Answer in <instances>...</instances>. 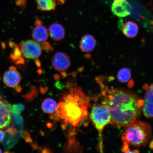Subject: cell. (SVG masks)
I'll use <instances>...</instances> for the list:
<instances>
[{
  "label": "cell",
  "instance_id": "cell-1",
  "mask_svg": "<svg viewBox=\"0 0 153 153\" xmlns=\"http://www.w3.org/2000/svg\"><path fill=\"white\" fill-rule=\"evenodd\" d=\"M105 97L102 104L109 111L112 124L124 127L140 116L143 101L135 94L116 89L108 91Z\"/></svg>",
  "mask_w": 153,
  "mask_h": 153
},
{
  "label": "cell",
  "instance_id": "cell-2",
  "mask_svg": "<svg viewBox=\"0 0 153 153\" xmlns=\"http://www.w3.org/2000/svg\"><path fill=\"white\" fill-rule=\"evenodd\" d=\"M88 102L85 95L78 89L66 95L56 108L57 116L74 126L79 125L87 115Z\"/></svg>",
  "mask_w": 153,
  "mask_h": 153
},
{
  "label": "cell",
  "instance_id": "cell-3",
  "mask_svg": "<svg viewBox=\"0 0 153 153\" xmlns=\"http://www.w3.org/2000/svg\"><path fill=\"white\" fill-rule=\"evenodd\" d=\"M122 140L124 146H144L148 143L152 134L150 124L138 120L124 126Z\"/></svg>",
  "mask_w": 153,
  "mask_h": 153
},
{
  "label": "cell",
  "instance_id": "cell-4",
  "mask_svg": "<svg viewBox=\"0 0 153 153\" xmlns=\"http://www.w3.org/2000/svg\"><path fill=\"white\" fill-rule=\"evenodd\" d=\"M91 118L96 128L99 131H102L105 126L111 124L109 111L106 105L96 104L91 109Z\"/></svg>",
  "mask_w": 153,
  "mask_h": 153
},
{
  "label": "cell",
  "instance_id": "cell-5",
  "mask_svg": "<svg viewBox=\"0 0 153 153\" xmlns=\"http://www.w3.org/2000/svg\"><path fill=\"white\" fill-rule=\"evenodd\" d=\"M20 46L23 55L26 58L36 59L41 54L42 47L35 41L28 40L22 42Z\"/></svg>",
  "mask_w": 153,
  "mask_h": 153
},
{
  "label": "cell",
  "instance_id": "cell-6",
  "mask_svg": "<svg viewBox=\"0 0 153 153\" xmlns=\"http://www.w3.org/2000/svg\"><path fill=\"white\" fill-rule=\"evenodd\" d=\"M51 64L55 69L60 72H63L68 69L71 65L69 56L62 52L55 53L51 60Z\"/></svg>",
  "mask_w": 153,
  "mask_h": 153
},
{
  "label": "cell",
  "instance_id": "cell-7",
  "mask_svg": "<svg viewBox=\"0 0 153 153\" xmlns=\"http://www.w3.org/2000/svg\"><path fill=\"white\" fill-rule=\"evenodd\" d=\"M131 9V6L128 0H114L111 7L113 13L120 18L128 16Z\"/></svg>",
  "mask_w": 153,
  "mask_h": 153
},
{
  "label": "cell",
  "instance_id": "cell-8",
  "mask_svg": "<svg viewBox=\"0 0 153 153\" xmlns=\"http://www.w3.org/2000/svg\"><path fill=\"white\" fill-rule=\"evenodd\" d=\"M22 77L19 72L14 66L10 67L3 76L4 83L10 88L16 87L20 83Z\"/></svg>",
  "mask_w": 153,
  "mask_h": 153
},
{
  "label": "cell",
  "instance_id": "cell-9",
  "mask_svg": "<svg viewBox=\"0 0 153 153\" xmlns=\"http://www.w3.org/2000/svg\"><path fill=\"white\" fill-rule=\"evenodd\" d=\"M11 120L12 116L9 105L0 96V129L7 127Z\"/></svg>",
  "mask_w": 153,
  "mask_h": 153
},
{
  "label": "cell",
  "instance_id": "cell-10",
  "mask_svg": "<svg viewBox=\"0 0 153 153\" xmlns=\"http://www.w3.org/2000/svg\"><path fill=\"white\" fill-rule=\"evenodd\" d=\"M35 25V27L32 30V37L34 41L38 43L44 42L48 38V31L39 19H37L36 20Z\"/></svg>",
  "mask_w": 153,
  "mask_h": 153
},
{
  "label": "cell",
  "instance_id": "cell-11",
  "mask_svg": "<svg viewBox=\"0 0 153 153\" xmlns=\"http://www.w3.org/2000/svg\"><path fill=\"white\" fill-rule=\"evenodd\" d=\"M146 88L142 109L145 116L153 117V84Z\"/></svg>",
  "mask_w": 153,
  "mask_h": 153
},
{
  "label": "cell",
  "instance_id": "cell-12",
  "mask_svg": "<svg viewBox=\"0 0 153 153\" xmlns=\"http://www.w3.org/2000/svg\"><path fill=\"white\" fill-rule=\"evenodd\" d=\"M49 33L51 38L55 41H60L64 39L65 35L63 27L59 23L51 24L49 28Z\"/></svg>",
  "mask_w": 153,
  "mask_h": 153
},
{
  "label": "cell",
  "instance_id": "cell-13",
  "mask_svg": "<svg viewBox=\"0 0 153 153\" xmlns=\"http://www.w3.org/2000/svg\"><path fill=\"white\" fill-rule=\"evenodd\" d=\"M10 46L13 49L10 57L12 62L16 65L23 64L25 62V60L22 55L20 46L12 42H9Z\"/></svg>",
  "mask_w": 153,
  "mask_h": 153
},
{
  "label": "cell",
  "instance_id": "cell-14",
  "mask_svg": "<svg viewBox=\"0 0 153 153\" xmlns=\"http://www.w3.org/2000/svg\"><path fill=\"white\" fill-rule=\"evenodd\" d=\"M96 45L95 39L90 34H86L83 36L80 41V48L83 52H91L94 49Z\"/></svg>",
  "mask_w": 153,
  "mask_h": 153
},
{
  "label": "cell",
  "instance_id": "cell-15",
  "mask_svg": "<svg viewBox=\"0 0 153 153\" xmlns=\"http://www.w3.org/2000/svg\"><path fill=\"white\" fill-rule=\"evenodd\" d=\"M122 31L126 37L133 38L136 36L139 31L138 25L131 21H128L123 25Z\"/></svg>",
  "mask_w": 153,
  "mask_h": 153
},
{
  "label": "cell",
  "instance_id": "cell-16",
  "mask_svg": "<svg viewBox=\"0 0 153 153\" xmlns=\"http://www.w3.org/2000/svg\"><path fill=\"white\" fill-rule=\"evenodd\" d=\"M37 7L40 10L50 11L55 9L56 7V0H36Z\"/></svg>",
  "mask_w": 153,
  "mask_h": 153
},
{
  "label": "cell",
  "instance_id": "cell-17",
  "mask_svg": "<svg viewBox=\"0 0 153 153\" xmlns=\"http://www.w3.org/2000/svg\"><path fill=\"white\" fill-rule=\"evenodd\" d=\"M57 107L56 102L51 98L45 99L42 104V108L43 111L48 114L53 113L56 110Z\"/></svg>",
  "mask_w": 153,
  "mask_h": 153
},
{
  "label": "cell",
  "instance_id": "cell-18",
  "mask_svg": "<svg viewBox=\"0 0 153 153\" xmlns=\"http://www.w3.org/2000/svg\"><path fill=\"white\" fill-rule=\"evenodd\" d=\"M131 71L128 68H123L121 69L118 72L117 78L120 82L126 83L131 78Z\"/></svg>",
  "mask_w": 153,
  "mask_h": 153
},
{
  "label": "cell",
  "instance_id": "cell-19",
  "mask_svg": "<svg viewBox=\"0 0 153 153\" xmlns=\"http://www.w3.org/2000/svg\"><path fill=\"white\" fill-rule=\"evenodd\" d=\"M9 107L11 114L18 115H20L24 109V105L21 104L9 105Z\"/></svg>",
  "mask_w": 153,
  "mask_h": 153
},
{
  "label": "cell",
  "instance_id": "cell-20",
  "mask_svg": "<svg viewBox=\"0 0 153 153\" xmlns=\"http://www.w3.org/2000/svg\"><path fill=\"white\" fill-rule=\"evenodd\" d=\"M5 133L0 129V143L2 142L5 136Z\"/></svg>",
  "mask_w": 153,
  "mask_h": 153
},
{
  "label": "cell",
  "instance_id": "cell-21",
  "mask_svg": "<svg viewBox=\"0 0 153 153\" xmlns=\"http://www.w3.org/2000/svg\"><path fill=\"white\" fill-rule=\"evenodd\" d=\"M56 2L59 4L62 5L64 4L65 1V0H56Z\"/></svg>",
  "mask_w": 153,
  "mask_h": 153
},
{
  "label": "cell",
  "instance_id": "cell-22",
  "mask_svg": "<svg viewBox=\"0 0 153 153\" xmlns=\"http://www.w3.org/2000/svg\"><path fill=\"white\" fill-rule=\"evenodd\" d=\"M124 153H139V152L138 150H134L133 151H130L129 150L127 151L126 152H124Z\"/></svg>",
  "mask_w": 153,
  "mask_h": 153
},
{
  "label": "cell",
  "instance_id": "cell-23",
  "mask_svg": "<svg viewBox=\"0 0 153 153\" xmlns=\"http://www.w3.org/2000/svg\"><path fill=\"white\" fill-rule=\"evenodd\" d=\"M0 153H2V152L1 149H0Z\"/></svg>",
  "mask_w": 153,
  "mask_h": 153
}]
</instances>
